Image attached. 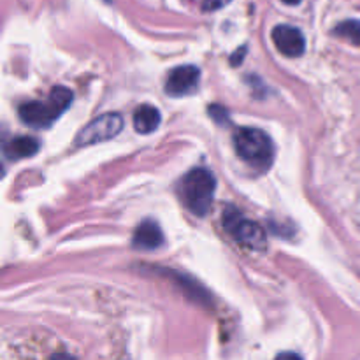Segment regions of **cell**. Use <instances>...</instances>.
Segmentation results:
<instances>
[{
  "label": "cell",
  "mask_w": 360,
  "mask_h": 360,
  "mask_svg": "<svg viewBox=\"0 0 360 360\" xmlns=\"http://www.w3.org/2000/svg\"><path fill=\"white\" fill-rule=\"evenodd\" d=\"M74 95L69 88L55 86L44 101L25 102L18 109V116L32 129H44L60 118L69 109Z\"/></svg>",
  "instance_id": "6da1fadb"
},
{
  "label": "cell",
  "mask_w": 360,
  "mask_h": 360,
  "mask_svg": "<svg viewBox=\"0 0 360 360\" xmlns=\"http://www.w3.org/2000/svg\"><path fill=\"white\" fill-rule=\"evenodd\" d=\"M217 190V178L204 167L192 169L179 183V195L185 206L197 217H206L211 210Z\"/></svg>",
  "instance_id": "7a4b0ae2"
},
{
  "label": "cell",
  "mask_w": 360,
  "mask_h": 360,
  "mask_svg": "<svg viewBox=\"0 0 360 360\" xmlns=\"http://www.w3.org/2000/svg\"><path fill=\"white\" fill-rule=\"evenodd\" d=\"M236 153L253 167L262 171L271 167L274 160V144L264 130L253 127H239L232 136Z\"/></svg>",
  "instance_id": "3957f363"
},
{
  "label": "cell",
  "mask_w": 360,
  "mask_h": 360,
  "mask_svg": "<svg viewBox=\"0 0 360 360\" xmlns=\"http://www.w3.org/2000/svg\"><path fill=\"white\" fill-rule=\"evenodd\" d=\"M224 227L227 229L229 234H232V238L238 239L241 245L248 246V248L252 250H259V252L260 250H266V231H264L259 224L243 217V214L239 213V211H236L234 207H229L224 213Z\"/></svg>",
  "instance_id": "277c9868"
},
{
  "label": "cell",
  "mask_w": 360,
  "mask_h": 360,
  "mask_svg": "<svg viewBox=\"0 0 360 360\" xmlns=\"http://www.w3.org/2000/svg\"><path fill=\"white\" fill-rule=\"evenodd\" d=\"M123 130V118L118 112H104L98 118L91 120L84 129L79 130L76 136L74 146L83 148L91 146V144L104 143V141L112 139Z\"/></svg>",
  "instance_id": "5b68a950"
},
{
  "label": "cell",
  "mask_w": 360,
  "mask_h": 360,
  "mask_svg": "<svg viewBox=\"0 0 360 360\" xmlns=\"http://www.w3.org/2000/svg\"><path fill=\"white\" fill-rule=\"evenodd\" d=\"M200 70L195 65H181L176 67L169 72L165 81V94L172 97H181L188 95L199 86Z\"/></svg>",
  "instance_id": "8992f818"
},
{
  "label": "cell",
  "mask_w": 360,
  "mask_h": 360,
  "mask_svg": "<svg viewBox=\"0 0 360 360\" xmlns=\"http://www.w3.org/2000/svg\"><path fill=\"white\" fill-rule=\"evenodd\" d=\"M274 46L278 51L285 56H301L306 49V39L299 28L292 27V25H278L273 28Z\"/></svg>",
  "instance_id": "52a82bcc"
},
{
  "label": "cell",
  "mask_w": 360,
  "mask_h": 360,
  "mask_svg": "<svg viewBox=\"0 0 360 360\" xmlns=\"http://www.w3.org/2000/svg\"><path fill=\"white\" fill-rule=\"evenodd\" d=\"M132 245L137 250H157L164 245V234L158 224L146 220L134 231Z\"/></svg>",
  "instance_id": "ba28073f"
},
{
  "label": "cell",
  "mask_w": 360,
  "mask_h": 360,
  "mask_svg": "<svg viewBox=\"0 0 360 360\" xmlns=\"http://www.w3.org/2000/svg\"><path fill=\"white\" fill-rule=\"evenodd\" d=\"M162 122V115L155 105L143 104L134 111V129L139 134H151L158 129Z\"/></svg>",
  "instance_id": "9c48e42d"
},
{
  "label": "cell",
  "mask_w": 360,
  "mask_h": 360,
  "mask_svg": "<svg viewBox=\"0 0 360 360\" xmlns=\"http://www.w3.org/2000/svg\"><path fill=\"white\" fill-rule=\"evenodd\" d=\"M39 151V141L30 136L13 137L4 144V155L9 160H20V158L32 157Z\"/></svg>",
  "instance_id": "30bf717a"
},
{
  "label": "cell",
  "mask_w": 360,
  "mask_h": 360,
  "mask_svg": "<svg viewBox=\"0 0 360 360\" xmlns=\"http://www.w3.org/2000/svg\"><path fill=\"white\" fill-rule=\"evenodd\" d=\"M334 34L347 39V41L354 42V44L360 46V21L357 20L343 21V23L338 25V27L334 28Z\"/></svg>",
  "instance_id": "8fae6325"
},
{
  "label": "cell",
  "mask_w": 360,
  "mask_h": 360,
  "mask_svg": "<svg viewBox=\"0 0 360 360\" xmlns=\"http://www.w3.org/2000/svg\"><path fill=\"white\" fill-rule=\"evenodd\" d=\"M232 0H204L202 2V11L204 13H210V11H218L221 7H225L227 4H231Z\"/></svg>",
  "instance_id": "7c38bea8"
},
{
  "label": "cell",
  "mask_w": 360,
  "mask_h": 360,
  "mask_svg": "<svg viewBox=\"0 0 360 360\" xmlns=\"http://www.w3.org/2000/svg\"><path fill=\"white\" fill-rule=\"evenodd\" d=\"M245 55H246V48H245V46H243L241 49H238V51H236L234 56H231V63H232V65H238V58L243 62V56H245Z\"/></svg>",
  "instance_id": "4fadbf2b"
},
{
  "label": "cell",
  "mask_w": 360,
  "mask_h": 360,
  "mask_svg": "<svg viewBox=\"0 0 360 360\" xmlns=\"http://www.w3.org/2000/svg\"><path fill=\"white\" fill-rule=\"evenodd\" d=\"M281 2H285L287 6H297V4H301V0H281Z\"/></svg>",
  "instance_id": "5bb4252c"
}]
</instances>
